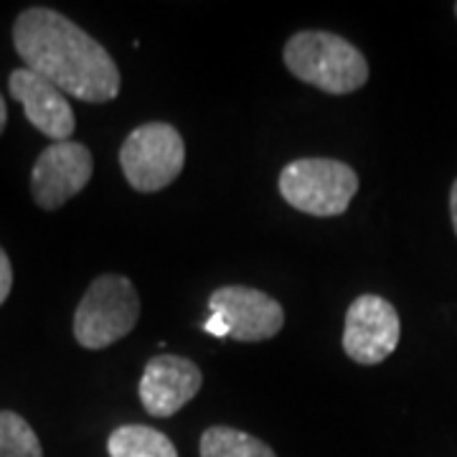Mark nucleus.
I'll use <instances>...</instances> for the list:
<instances>
[{"instance_id": "f03ea898", "label": "nucleus", "mask_w": 457, "mask_h": 457, "mask_svg": "<svg viewBox=\"0 0 457 457\" xmlns=\"http://www.w3.org/2000/svg\"><path fill=\"white\" fill-rule=\"evenodd\" d=\"M282 59L303 84L326 95H353L369 82V62L351 41L330 31H297L287 38Z\"/></svg>"}, {"instance_id": "1a4fd4ad", "label": "nucleus", "mask_w": 457, "mask_h": 457, "mask_svg": "<svg viewBox=\"0 0 457 457\" xmlns=\"http://www.w3.org/2000/svg\"><path fill=\"white\" fill-rule=\"evenodd\" d=\"M204 386V374L196 363L183 356H153L140 376V402L150 417L168 420L179 414Z\"/></svg>"}, {"instance_id": "6e6552de", "label": "nucleus", "mask_w": 457, "mask_h": 457, "mask_svg": "<svg viewBox=\"0 0 457 457\" xmlns=\"http://www.w3.org/2000/svg\"><path fill=\"white\" fill-rule=\"evenodd\" d=\"M209 311L221 315L228 326V336L242 343L270 341L285 326V311L278 300L245 285H227L213 290Z\"/></svg>"}, {"instance_id": "f8f14e48", "label": "nucleus", "mask_w": 457, "mask_h": 457, "mask_svg": "<svg viewBox=\"0 0 457 457\" xmlns=\"http://www.w3.org/2000/svg\"><path fill=\"white\" fill-rule=\"evenodd\" d=\"M198 453L201 457H278L267 442L227 425L209 427L201 435Z\"/></svg>"}, {"instance_id": "f257e3e1", "label": "nucleus", "mask_w": 457, "mask_h": 457, "mask_svg": "<svg viewBox=\"0 0 457 457\" xmlns=\"http://www.w3.org/2000/svg\"><path fill=\"white\" fill-rule=\"evenodd\" d=\"M13 46L26 69L64 95L89 104L120 95L122 77L110 51L54 8H26L13 23Z\"/></svg>"}, {"instance_id": "39448f33", "label": "nucleus", "mask_w": 457, "mask_h": 457, "mask_svg": "<svg viewBox=\"0 0 457 457\" xmlns=\"http://www.w3.org/2000/svg\"><path fill=\"white\" fill-rule=\"evenodd\" d=\"M122 173L137 194H155L179 179L186 165V143L168 122H145L120 147Z\"/></svg>"}, {"instance_id": "20e7f679", "label": "nucleus", "mask_w": 457, "mask_h": 457, "mask_svg": "<svg viewBox=\"0 0 457 457\" xmlns=\"http://www.w3.org/2000/svg\"><path fill=\"white\" fill-rule=\"evenodd\" d=\"M279 194L303 213L341 216L359 194L356 170L336 158H297L279 173Z\"/></svg>"}, {"instance_id": "f3484780", "label": "nucleus", "mask_w": 457, "mask_h": 457, "mask_svg": "<svg viewBox=\"0 0 457 457\" xmlns=\"http://www.w3.org/2000/svg\"><path fill=\"white\" fill-rule=\"evenodd\" d=\"M5 122H8V107H5V99L0 95V135L5 130Z\"/></svg>"}, {"instance_id": "4468645a", "label": "nucleus", "mask_w": 457, "mask_h": 457, "mask_svg": "<svg viewBox=\"0 0 457 457\" xmlns=\"http://www.w3.org/2000/svg\"><path fill=\"white\" fill-rule=\"evenodd\" d=\"M11 287H13V267H11V260H8L5 249L0 246V305L8 300Z\"/></svg>"}, {"instance_id": "9b49d317", "label": "nucleus", "mask_w": 457, "mask_h": 457, "mask_svg": "<svg viewBox=\"0 0 457 457\" xmlns=\"http://www.w3.org/2000/svg\"><path fill=\"white\" fill-rule=\"evenodd\" d=\"M110 457H179L168 435L147 425H122L107 437Z\"/></svg>"}, {"instance_id": "0eeeda50", "label": "nucleus", "mask_w": 457, "mask_h": 457, "mask_svg": "<svg viewBox=\"0 0 457 457\" xmlns=\"http://www.w3.org/2000/svg\"><path fill=\"white\" fill-rule=\"evenodd\" d=\"M95 173V158L84 143H51L33 165L31 196L44 212H56L82 194Z\"/></svg>"}, {"instance_id": "9d476101", "label": "nucleus", "mask_w": 457, "mask_h": 457, "mask_svg": "<svg viewBox=\"0 0 457 457\" xmlns=\"http://www.w3.org/2000/svg\"><path fill=\"white\" fill-rule=\"evenodd\" d=\"M8 92L11 97L23 104V112L29 117L36 130L51 137L54 143L71 140L77 117L62 89L46 82L44 77L33 74L31 69H16L8 77Z\"/></svg>"}, {"instance_id": "dca6fc26", "label": "nucleus", "mask_w": 457, "mask_h": 457, "mask_svg": "<svg viewBox=\"0 0 457 457\" xmlns=\"http://www.w3.org/2000/svg\"><path fill=\"white\" fill-rule=\"evenodd\" d=\"M450 219H453V228L457 234V180L453 183V191H450Z\"/></svg>"}, {"instance_id": "7ed1b4c3", "label": "nucleus", "mask_w": 457, "mask_h": 457, "mask_svg": "<svg viewBox=\"0 0 457 457\" xmlns=\"http://www.w3.org/2000/svg\"><path fill=\"white\" fill-rule=\"evenodd\" d=\"M140 320V295L125 275H99L77 305L74 338L82 348L102 351L130 336Z\"/></svg>"}, {"instance_id": "2eb2a0df", "label": "nucleus", "mask_w": 457, "mask_h": 457, "mask_svg": "<svg viewBox=\"0 0 457 457\" xmlns=\"http://www.w3.org/2000/svg\"><path fill=\"white\" fill-rule=\"evenodd\" d=\"M204 330H206L209 336H213V338H227L228 336V326L224 323V318H221V315H213V312L204 320Z\"/></svg>"}, {"instance_id": "ddd939ff", "label": "nucleus", "mask_w": 457, "mask_h": 457, "mask_svg": "<svg viewBox=\"0 0 457 457\" xmlns=\"http://www.w3.org/2000/svg\"><path fill=\"white\" fill-rule=\"evenodd\" d=\"M0 457H44V447L33 427L8 409L0 411Z\"/></svg>"}, {"instance_id": "a211bd4d", "label": "nucleus", "mask_w": 457, "mask_h": 457, "mask_svg": "<svg viewBox=\"0 0 457 457\" xmlns=\"http://www.w3.org/2000/svg\"><path fill=\"white\" fill-rule=\"evenodd\" d=\"M455 16H457V3H455Z\"/></svg>"}, {"instance_id": "423d86ee", "label": "nucleus", "mask_w": 457, "mask_h": 457, "mask_svg": "<svg viewBox=\"0 0 457 457\" xmlns=\"http://www.w3.org/2000/svg\"><path fill=\"white\" fill-rule=\"evenodd\" d=\"M402 338V320L381 295H359L345 312L343 351L361 366H376L392 356Z\"/></svg>"}]
</instances>
